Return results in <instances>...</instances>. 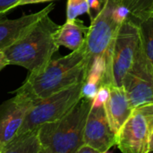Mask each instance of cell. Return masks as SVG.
<instances>
[{"label":"cell","mask_w":153,"mask_h":153,"mask_svg":"<svg viewBox=\"0 0 153 153\" xmlns=\"http://www.w3.org/2000/svg\"><path fill=\"white\" fill-rule=\"evenodd\" d=\"M91 56L85 43L72 53L53 58L44 69L30 73L24 82L14 91L23 92L35 102L86 80Z\"/></svg>","instance_id":"1"},{"label":"cell","mask_w":153,"mask_h":153,"mask_svg":"<svg viewBox=\"0 0 153 153\" xmlns=\"http://www.w3.org/2000/svg\"><path fill=\"white\" fill-rule=\"evenodd\" d=\"M59 27L49 13L44 15L26 35L4 50L9 65L22 66L30 73L44 69L59 49L56 39Z\"/></svg>","instance_id":"2"},{"label":"cell","mask_w":153,"mask_h":153,"mask_svg":"<svg viewBox=\"0 0 153 153\" xmlns=\"http://www.w3.org/2000/svg\"><path fill=\"white\" fill-rule=\"evenodd\" d=\"M93 99L82 97L61 118L39 127L42 153H77L84 143L86 120Z\"/></svg>","instance_id":"3"},{"label":"cell","mask_w":153,"mask_h":153,"mask_svg":"<svg viewBox=\"0 0 153 153\" xmlns=\"http://www.w3.org/2000/svg\"><path fill=\"white\" fill-rule=\"evenodd\" d=\"M138 23L128 15L122 22L106 57V68L100 87H122L123 79L132 65L140 47Z\"/></svg>","instance_id":"4"},{"label":"cell","mask_w":153,"mask_h":153,"mask_svg":"<svg viewBox=\"0 0 153 153\" xmlns=\"http://www.w3.org/2000/svg\"><path fill=\"white\" fill-rule=\"evenodd\" d=\"M127 15V11L122 5L121 0H108L102 11L91 22L86 39L91 65L100 64L106 66V57L110 46Z\"/></svg>","instance_id":"5"},{"label":"cell","mask_w":153,"mask_h":153,"mask_svg":"<svg viewBox=\"0 0 153 153\" xmlns=\"http://www.w3.org/2000/svg\"><path fill=\"white\" fill-rule=\"evenodd\" d=\"M85 81L37 101L29 111L17 134L56 121L64 117L82 97Z\"/></svg>","instance_id":"6"},{"label":"cell","mask_w":153,"mask_h":153,"mask_svg":"<svg viewBox=\"0 0 153 153\" xmlns=\"http://www.w3.org/2000/svg\"><path fill=\"white\" fill-rule=\"evenodd\" d=\"M153 133V103L138 106L117 134L116 146L124 153H148Z\"/></svg>","instance_id":"7"},{"label":"cell","mask_w":153,"mask_h":153,"mask_svg":"<svg viewBox=\"0 0 153 153\" xmlns=\"http://www.w3.org/2000/svg\"><path fill=\"white\" fill-rule=\"evenodd\" d=\"M122 87L134 108L153 103V65L141 43L134 60L123 79Z\"/></svg>","instance_id":"8"},{"label":"cell","mask_w":153,"mask_h":153,"mask_svg":"<svg viewBox=\"0 0 153 153\" xmlns=\"http://www.w3.org/2000/svg\"><path fill=\"white\" fill-rule=\"evenodd\" d=\"M83 142L99 153L108 152L113 146H116L117 134L109 125L104 102L93 99V104L85 124Z\"/></svg>","instance_id":"9"},{"label":"cell","mask_w":153,"mask_h":153,"mask_svg":"<svg viewBox=\"0 0 153 153\" xmlns=\"http://www.w3.org/2000/svg\"><path fill=\"white\" fill-rule=\"evenodd\" d=\"M13 97L0 104V142L5 144L20 130L29 111L36 103L23 92L13 91Z\"/></svg>","instance_id":"10"},{"label":"cell","mask_w":153,"mask_h":153,"mask_svg":"<svg viewBox=\"0 0 153 153\" xmlns=\"http://www.w3.org/2000/svg\"><path fill=\"white\" fill-rule=\"evenodd\" d=\"M54 8L55 4L51 3L39 12L25 14L17 19L0 18V51H4L21 39L40 18L50 13Z\"/></svg>","instance_id":"11"},{"label":"cell","mask_w":153,"mask_h":153,"mask_svg":"<svg viewBox=\"0 0 153 153\" xmlns=\"http://www.w3.org/2000/svg\"><path fill=\"white\" fill-rule=\"evenodd\" d=\"M108 94L104 101V108L109 125L117 134L134 108L123 87L108 85Z\"/></svg>","instance_id":"12"},{"label":"cell","mask_w":153,"mask_h":153,"mask_svg":"<svg viewBox=\"0 0 153 153\" xmlns=\"http://www.w3.org/2000/svg\"><path fill=\"white\" fill-rule=\"evenodd\" d=\"M89 32V27L85 26L83 22L79 19L65 21L60 25L56 39L59 46H64L70 50H76L86 41Z\"/></svg>","instance_id":"13"},{"label":"cell","mask_w":153,"mask_h":153,"mask_svg":"<svg viewBox=\"0 0 153 153\" xmlns=\"http://www.w3.org/2000/svg\"><path fill=\"white\" fill-rule=\"evenodd\" d=\"M3 153H42L39 127L16 134L4 145Z\"/></svg>","instance_id":"14"},{"label":"cell","mask_w":153,"mask_h":153,"mask_svg":"<svg viewBox=\"0 0 153 153\" xmlns=\"http://www.w3.org/2000/svg\"><path fill=\"white\" fill-rule=\"evenodd\" d=\"M128 16L139 22L153 14V0H121Z\"/></svg>","instance_id":"15"},{"label":"cell","mask_w":153,"mask_h":153,"mask_svg":"<svg viewBox=\"0 0 153 153\" xmlns=\"http://www.w3.org/2000/svg\"><path fill=\"white\" fill-rule=\"evenodd\" d=\"M142 48L153 65V14L138 22Z\"/></svg>","instance_id":"16"},{"label":"cell","mask_w":153,"mask_h":153,"mask_svg":"<svg viewBox=\"0 0 153 153\" xmlns=\"http://www.w3.org/2000/svg\"><path fill=\"white\" fill-rule=\"evenodd\" d=\"M88 0H67L66 4V20L71 21L76 19L79 15L88 13Z\"/></svg>","instance_id":"17"},{"label":"cell","mask_w":153,"mask_h":153,"mask_svg":"<svg viewBox=\"0 0 153 153\" xmlns=\"http://www.w3.org/2000/svg\"><path fill=\"white\" fill-rule=\"evenodd\" d=\"M107 1L108 0H88L89 2L88 14L91 19V22H92L99 15V13L102 11Z\"/></svg>","instance_id":"18"},{"label":"cell","mask_w":153,"mask_h":153,"mask_svg":"<svg viewBox=\"0 0 153 153\" xmlns=\"http://www.w3.org/2000/svg\"><path fill=\"white\" fill-rule=\"evenodd\" d=\"M19 0H0V18L16 7Z\"/></svg>","instance_id":"19"},{"label":"cell","mask_w":153,"mask_h":153,"mask_svg":"<svg viewBox=\"0 0 153 153\" xmlns=\"http://www.w3.org/2000/svg\"><path fill=\"white\" fill-rule=\"evenodd\" d=\"M77 153H99L97 150H95L93 147L83 143L77 151Z\"/></svg>","instance_id":"20"},{"label":"cell","mask_w":153,"mask_h":153,"mask_svg":"<svg viewBox=\"0 0 153 153\" xmlns=\"http://www.w3.org/2000/svg\"><path fill=\"white\" fill-rule=\"evenodd\" d=\"M53 0H19V2L16 4L17 6L21 5H25V4H39V3H44V2H49Z\"/></svg>","instance_id":"21"},{"label":"cell","mask_w":153,"mask_h":153,"mask_svg":"<svg viewBox=\"0 0 153 153\" xmlns=\"http://www.w3.org/2000/svg\"><path fill=\"white\" fill-rule=\"evenodd\" d=\"M7 65H10L9 62H8V59H7L5 54L4 53V51H0V72L4 68H5Z\"/></svg>","instance_id":"22"},{"label":"cell","mask_w":153,"mask_h":153,"mask_svg":"<svg viewBox=\"0 0 153 153\" xmlns=\"http://www.w3.org/2000/svg\"><path fill=\"white\" fill-rule=\"evenodd\" d=\"M153 152V133L151 136L150 139V143H149V149H148V153Z\"/></svg>","instance_id":"23"},{"label":"cell","mask_w":153,"mask_h":153,"mask_svg":"<svg viewBox=\"0 0 153 153\" xmlns=\"http://www.w3.org/2000/svg\"><path fill=\"white\" fill-rule=\"evenodd\" d=\"M4 143H2L1 142H0V153H3V149H4Z\"/></svg>","instance_id":"24"}]
</instances>
